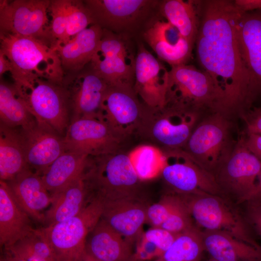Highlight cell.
<instances>
[{
    "mask_svg": "<svg viewBox=\"0 0 261 261\" xmlns=\"http://www.w3.org/2000/svg\"><path fill=\"white\" fill-rule=\"evenodd\" d=\"M153 19L142 34L144 41L159 59L171 67L187 64L193 44L184 38L178 30L167 21Z\"/></svg>",
    "mask_w": 261,
    "mask_h": 261,
    "instance_id": "obj_21",
    "label": "cell"
},
{
    "mask_svg": "<svg viewBox=\"0 0 261 261\" xmlns=\"http://www.w3.org/2000/svg\"><path fill=\"white\" fill-rule=\"evenodd\" d=\"M17 128L27 166L40 175L66 150L64 136L36 119Z\"/></svg>",
    "mask_w": 261,
    "mask_h": 261,
    "instance_id": "obj_18",
    "label": "cell"
},
{
    "mask_svg": "<svg viewBox=\"0 0 261 261\" xmlns=\"http://www.w3.org/2000/svg\"><path fill=\"white\" fill-rule=\"evenodd\" d=\"M92 24L90 14L84 0H68L67 23L62 44H66L75 35Z\"/></svg>",
    "mask_w": 261,
    "mask_h": 261,
    "instance_id": "obj_37",
    "label": "cell"
},
{
    "mask_svg": "<svg viewBox=\"0 0 261 261\" xmlns=\"http://www.w3.org/2000/svg\"><path fill=\"white\" fill-rule=\"evenodd\" d=\"M161 177L172 193L188 195L206 193L224 196L214 178L181 149L162 150Z\"/></svg>",
    "mask_w": 261,
    "mask_h": 261,
    "instance_id": "obj_13",
    "label": "cell"
},
{
    "mask_svg": "<svg viewBox=\"0 0 261 261\" xmlns=\"http://www.w3.org/2000/svg\"><path fill=\"white\" fill-rule=\"evenodd\" d=\"M0 48L11 64L10 73L19 90L30 87L40 78L60 81L64 74L57 51L36 39L0 33Z\"/></svg>",
    "mask_w": 261,
    "mask_h": 261,
    "instance_id": "obj_2",
    "label": "cell"
},
{
    "mask_svg": "<svg viewBox=\"0 0 261 261\" xmlns=\"http://www.w3.org/2000/svg\"><path fill=\"white\" fill-rule=\"evenodd\" d=\"M243 134L246 146L261 160V135L253 133Z\"/></svg>",
    "mask_w": 261,
    "mask_h": 261,
    "instance_id": "obj_43",
    "label": "cell"
},
{
    "mask_svg": "<svg viewBox=\"0 0 261 261\" xmlns=\"http://www.w3.org/2000/svg\"><path fill=\"white\" fill-rule=\"evenodd\" d=\"M30 217L17 202L7 182L0 180V244L6 249L31 233Z\"/></svg>",
    "mask_w": 261,
    "mask_h": 261,
    "instance_id": "obj_25",
    "label": "cell"
},
{
    "mask_svg": "<svg viewBox=\"0 0 261 261\" xmlns=\"http://www.w3.org/2000/svg\"><path fill=\"white\" fill-rule=\"evenodd\" d=\"M181 200L180 196L170 193L163 196L158 202L148 205L146 222L152 227H160Z\"/></svg>",
    "mask_w": 261,
    "mask_h": 261,
    "instance_id": "obj_39",
    "label": "cell"
},
{
    "mask_svg": "<svg viewBox=\"0 0 261 261\" xmlns=\"http://www.w3.org/2000/svg\"><path fill=\"white\" fill-rule=\"evenodd\" d=\"M81 261H101L100 260H97L94 258L92 257L87 253H85L82 258Z\"/></svg>",
    "mask_w": 261,
    "mask_h": 261,
    "instance_id": "obj_48",
    "label": "cell"
},
{
    "mask_svg": "<svg viewBox=\"0 0 261 261\" xmlns=\"http://www.w3.org/2000/svg\"><path fill=\"white\" fill-rule=\"evenodd\" d=\"M232 117L222 112L203 117L181 149L194 162L211 174L228 158L236 141L232 137Z\"/></svg>",
    "mask_w": 261,
    "mask_h": 261,
    "instance_id": "obj_5",
    "label": "cell"
},
{
    "mask_svg": "<svg viewBox=\"0 0 261 261\" xmlns=\"http://www.w3.org/2000/svg\"><path fill=\"white\" fill-rule=\"evenodd\" d=\"M68 0H51L49 12L51 20L48 27L52 48L64 42L67 23Z\"/></svg>",
    "mask_w": 261,
    "mask_h": 261,
    "instance_id": "obj_38",
    "label": "cell"
},
{
    "mask_svg": "<svg viewBox=\"0 0 261 261\" xmlns=\"http://www.w3.org/2000/svg\"><path fill=\"white\" fill-rule=\"evenodd\" d=\"M202 118L195 113L165 106L156 109L146 106L137 134L161 150L181 149Z\"/></svg>",
    "mask_w": 261,
    "mask_h": 261,
    "instance_id": "obj_10",
    "label": "cell"
},
{
    "mask_svg": "<svg viewBox=\"0 0 261 261\" xmlns=\"http://www.w3.org/2000/svg\"><path fill=\"white\" fill-rule=\"evenodd\" d=\"M169 71L143 44H139L135 57L133 88L146 107L156 109L164 106Z\"/></svg>",
    "mask_w": 261,
    "mask_h": 261,
    "instance_id": "obj_20",
    "label": "cell"
},
{
    "mask_svg": "<svg viewBox=\"0 0 261 261\" xmlns=\"http://www.w3.org/2000/svg\"><path fill=\"white\" fill-rule=\"evenodd\" d=\"M64 81L70 94L71 121L102 118V103L109 85L90 63L76 73L64 75Z\"/></svg>",
    "mask_w": 261,
    "mask_h": 261,
    "instance_id": "obj_17",
    "label": "cell"
},
{
    "mask_svg": "<svg viewBox=\"0 0 261 261\" xmlns=\"http://www.w3.org/2000/svg\"><path fill=\"white\" fill-rule=\"evenodd\" d=\"M261 174V160L246 146L243 134L213 177L223 195L235 197L240 203L253 190Z\"/></svg>",
    "mask_w": 261,
    "mask_h": 261,
    "instance_id": "obj_11",
    "label": "cell"
},
{
    "mask_svg": "<svg viewBox=\"0 0 261 261\" xmlns=\"http://www.w3.org/2000/svg\"><path fill=\"white\" fill-rule=\"evenodd\" d=\"M181 199L179 203L160 227L175 235L195 226L185 202Z\"/></svg>",
    "mask_w": 261,
    "mask_h": 261,
    "instance_id": "obj_40",
    "label": "cell"
},
{
    "mask_svg": "<svg viewBox=\"0 0 261 261\" xmlns=\"http://www.w3.org/2000/svg\"><path fill=\"white\" fill-rule=\"evenodd\" d=\"M26 261H57L53 251L38 229L4 249Z\"/></svg>",
    "mask_w": 261,
    "mask_h": 261,
    "instance_id": "obj_36",
    "label": "cell"
},
{
    "mask_svg": "<svg viewBox=\"0 0 261 261\" xmlns=\"http://www.w3.org/2000/svg\"><path fill=\"white\" fill-rule=\"evenodd\" d=\"M179 196L198 226L206 230L227 232L254 246L261 247L243 218L223 197L206 193Z\"/></svg>",
    "mask_w": 261,
    "mask_h": 261,
    "instance_id": "obj_9",
    "label": "cell"
},
{
    "mask_svg": "<svg viewBox=\"0 0 261 261\" xmlns=\"http://www.w3.org/2000/svg\"><path fill=\"white\" fill-rule=\"evenodd\" d=\"M148 206L143 198L103 202L101 218L134 246L146 222Z\"/></svg>",
    "mask_w": 261,
    "mask_h": 261,
    "instance_id": "obj_22",
    "label": "cell"
},
{
    "mask_svg": "<svg viewBox=\"0 0 261 261\" xmlns=\"http://www.w3.org/2000/svg\"><path fill=\"white\" fill-rule=\"evenodd\" d=\"M0 120L1 124L17 128L28 126L35 119L18 95L14 84L0 78Z\"/></svg>",
    "mask_w": 261,
    "mask_h": 261,
    "instance_id": "obj_32",
    "label": "cell"
},
{
    "mask_svg": "<svg viewBox=\"0 0 261 261\" xmlns=\"http://www.w3.org/2000/svg\"><path fill=\"white\" fill-rule=\"evenodd\" d=\"M88 157L66 150L41 175L45 188L51 195L83 175Z\"/></svg>",
    "mask_w": 261,
    "mask_h": 261,
    "instance_id": "obj_29",
    "label": "cell"
},
{
    "mask_svg": "<svg viewBox=\"0 0 261 261\" xmlns=\"http://www.w3.org/2000/svg\"><path fill=\"white\" fill-rule=\"evenodd\" d=\"M261 198V197H259V198ZM257 199H258V198H257Z\"/></svg>",
    "mask_w": 261,
    "mask_h": 261,
    "instance_id": "obj_51",
    "label": "cell"
},
{
    "mask_svg": "<svg viewBox=\"0 0 261 261\" xmlns=\"http://www.w3.org/2000/svg\"><path fill=\"white\" fill-rule=\"evenodd\" d=\"M103 202L91 200L76 216L56 224L38 229L51 247L57 261H81L87 237L100 220Z\"/></svg>",
    "mask_w": 261,
    "mask_h": 261,
    "instance_id": "obj_7",
    "label": "cell"
},
{
    "mask_svg": "<svg viewBox=\"0 0 261 261\" xmlns=\"http://www.w3.org/2000/svg\"><path fill=\"white\" fill-rule=\"evenodd\" d=\"M159 12L184 38L194 44L200 20L198 1L160 0Z\"/></svg>",
    "mask_w": 261,
    "mask_h": 261,
    "instance_id": "obj_30",
    "label": "cell"
},
{
    "mask_svg": "<svg viewBox=\"0 0 261 261\" xmlns=\"http://www.w3.org/2000/svg\"><path fill=\"white\" fill-rule=\"evenodd\" d=\"M12 67L10 61L0 52V78L3 73L7 72H10Z\"/></svg>",
    "mask_w": 261,
    "mask_h": 261,
    "instance_id": "obj_46",
    "label": "cell"
},
{
    "mask_svg": "<svg viewBox=\"0 0 261 261\" xmlns=\"http://www.w3.org/2000/svg\"><path fill=\"white\" fill-rule=\"evenodd\" d=\"M128 39L103 29L90 64L109 85L133 87L135 57L129 47Z\"/></svg>",
    "mask_w": 261,
    "mask_h": 261,
    "instance_id": "obj_14",
    "label": "cell"
},
{
    "mask_svg": "<svg viewBox=\"0 0 261 261\" xmlns=\"http://www.w3.org/2000/svg\"><path fill=\"white\" fill-rule=\"evenodd\" d=\"M176 235L160 227H151L143 232L135 244L136 261L159 258L171 246Z\"/></svg>",
    "mask_w": 261,
    "mask_h": 261,
    "instance_id": "obj_34",
    "label": "cell"
},
{
    "mask_svg": "<svg viewBox=\"0 0 261 261\" xmlns=\"http://www.w3.org/2000/svg\"><path fill=\"white\" fill-rule=\"evenodd\" d=\"M205 261H219L217 260H215L214 259L211 258V259H209L208 260Z\"/></svg>",
    "mask_w": 261,
    "mask_h": 261,
    "instance_id": "obj_49",
    "label": "cell"
},
{
    "mask_svg": "<svg viewBox=\"0 0 261 261\" xmlns=\"http://www.w3.org/2000/svg\"><path fill=\"white\" fill-rule=\"evenodd\" d=\"M51 0H0V33L32 37L52 47L47 13Z\"/></svg>",
    "mask_w": 261,
    "mask_h": 261,
    "instance_id": "obj_12",
    "label": "cell"
},
{
    "mask_svg": "<svg viewBox=\"0 0 261 261\" xmlns=\"http://www.w3.org/2000/svg\"><path fill=\"white\" fill-rule=\"evenodd\" d=\"M0 261H26L23 259L14 255L7 251L5 250V254L0 259Z\"/></svg>",
    "mask_w": 261,
    "mask_h": 261,
    "instance_id": "obj_47",
    "label": "cell"
},
{
    "mask_svg": "<svg viewBox=\"0 0 261 261\" xmlns=\"http://www.w3.org/2000/svg\"><path fill=\"white\" fill-rule=\"evenodd\" d=\"M124 141L102 118L83 117L71 121L64 136L66 150L87 156L121 150Z\"/></svg>",
    "mask_w": 261,
    "mask_h": 261,
    "instance_id": "obj_16",
    "label": "cell"
},
{
    "mask_svg": "<svg viewBox=\"0 0 261 261\" xmlns=\"http://www.w3.org/2000/svg\"><path fill=\"white\" fill-rule=\"evenodd\" d=\"M202 236L205 251L211 258L219 261H261V247L227 232L204 230Z\"/></svg>",
    "mask_w": 261,
    "mask_h": 261,
    "instance_id": "obj_27",
    "label": "cell"
},
{
    "mask_svg": "<svg viewBox=\"0 0 261 261\" xmlns=\"http://www.w3.org/2000/svg\"><path fill=\"white\" fill-rule=\"evenodd\" d=\"M93 24L128 39L142 34L158 16L160 0H85Z\"/></svg>",
    "mask_w": 261,
    "mask_h": 261,
    "instance_id": "obj_6",
    "label": "cell"
},
{
    "mask_svg": "<svg viewBox=\"0 0 261 261\" xmlns=\"http://www.w3.org/2000/svg\"><path fill=\"white\" fill-rule=\"evenodd\" d=\"M16 90L37 121L64 136L71 122V108L64 78L60 81L40 78L29 88Z\"/></svg>",
    "mask_w": 261,
    "mask_h": 261,
    "instance_id": "obj_8",
    "label": "cell"
},
{
    "mask_svg": "<svg viewBox=\"0 0 261 261\" xmlns=\"http://www.w3.org/2000/svg\"><path fill=\"white\" fill-rule=\"evenodd\" d=\"M53 201L44 213L46 226L71 218L80 213L91 200L84 174L52 195Z\"/></svg>",
    "mask_w": 261,
    "mask_h": 261,
    "instance_id": "obj_28",
    "label": "cell"
},
{
    "mask_svg": "<svg viewBox=\"0 0 261 261\" xmlns=\"http://www.w3.org/2000/svg\"><path fill=\"white\" fill-rule=\"evenodd\" d=\"M129 154L135 171L142 181L160 175L164 162L163 152L160 148L153 145H143Z\"/></svg>",
    "mask_w": 261,
    "mask_h": 261,
    "instance_id": "obj_35",
    "label": "cell"
},
{
    "mask_svg": "<svg viewBox=\"0 0 261 261\" xmlns=\"http://www.w3.org/2000/svg\"><path fill=\"white\" fill-rule=\"evenodd\" d=\"M164 106L203 117L217 112L228 115L225 96L211 76L187 64L171 67L169 71Z\"/></svg>",
    "mask_w": 261,
    "mask_h": 261,
    "instance_id": "obj_3",
    "label": "cell"
},
{
    "mask_svg": "<svg viewBox=\"0 0 261 261\" xmlns=\"http://www.w3.org/2000/svg\"><path fill=\"white\" fill-rule=\"evenodd\" d=\"M233 2L244 13L261 9V0H236Z\"/></svg>",
    "mask_w": 261,
    "mask_h": 261,
    "instance_id": "obj_44",
    "label": "cell"
},
{
    "mask_svg": "<svg viewBox=\"0 0 261 261\" xmlns=\"http://www.w3.org/2000/svg\"></svg>",
    "mask_w": 261,
    "mask_h": 261,
    "instance_id": "obj_52",
    "label": "cell"
},
{
    "mask_svg": "<svg viewBox=\"0 0 261 261\" xmlns=\"http://www.w3.org/2000/svg\"><path fill=\"white\" fill-rule=\"evenodd\" d=\"M248 202V219L258 233L261 235V200L255 199Z\"/></svg>",
    "mask_w": 261,
    "mask_h": 261,
    "instance_id": "obj_42",
    "label": "cell"
},
{
    "mask_svg": "<svg viewBox=\"0 0 261 261\" xmlns=\"http://www.w3.org/2000/svg\"><path fill=\"white\" fill-rule=\"evenodd\" d=\"M6 182L22 209L30 218L43 223L44 210L50 206L53 197L41 175L27 168Z\"/></svg>",
    "mask_w": 261,
    "mask_h": 261,
    "instance_id": "obj_23",
    "label": "cell"
},
{
    "mask_svg": "<svg viewBox=\"0 0 261 261\" xmlns=\"http://www.w3.org/2000/svg\"><path fill=\"white\" fill-rule=\"evenodd\" d=\"M103 29L92 24L68 43L55 48L61 61L64 75L76 73L89 64L98 47Z\"/></svg>",
    "mask_w": 261,
    "mask_h": 261,
    "instance_id": "obj_26",
    "label": "cell"
},
{
    "mask_svg": "<svg viewBox=\"0 0 261 261\" xmlns=\"http://www.w3.org/2000/svg\"><path fill=\"white\" fill-rule=\"evenodd\" d=\"M261 196V174L258 178L256 185L253 190L245 197L241 203L249 202L257 199Z\"/></svg>",
    "mask_w": 261,
    "mask_h": 261,
    "instance_id": "obj_45",
    "label": "cell"
},
{
    "mask_svg": "<svg viewBox=\"0 0 261 261\" xmlns=\"http://www.w3.org/2000/svg\"><path fill=\"white\" fill-rule=\"evenodd\" d=\"M199 6L198 60L223 92L229 115L239 116L250 108L249 78L237 38L238 21L244 12L231 0L200 1Z\"/></svg>",
    "mask_w": 261,
    "mask_h": 261,
    "instance_id": "obj_1",
    "label": "cell"
},
{
    "mask_svg": "<svg viewBox=\"0 0 261 261\" xmlns=\"http://www.w3.org/2000/svg\"><path fill=\"white\" fill-rule=\"evenodd\" d=\"M27 166L18 128L0 123V179L8 182Z\"/></svg>",
    "mask_w": 261,
    "mask_h": 261,
    "instance_id": "obj_31",
    "label": "cell"
},
{
    "mask_svg": "<svg viewBox=\"0 0 261 261\" xmlns=\"http://www.w3.org/2000/svg\"><path fill=\"white\" fill-rule=\"evenodd\" d=\"M205 251L202 231L196 226L177 234L169 248L154 261H201Z\"/></svg>",
    "mask_w": 261,
    "mask_h": 261,
    "instance_id": "obj_33",
    "label": "cell"
},
{
    "mask_svg": "<svg viewBox=\"0 0 261 261\" xmlns=\"http://www.w3.org/2000/svg\"><path fill=\"white\" fill-rule=\"evenodd\" d=\"M84 178L90 195L103 202L143 198L142 181L135 171L129 154L122 150L88 157Z\"/></svg>",
    "mask_w": 261,
    "mask_h": 261,
    "instance_id": "obj_4",
    "label": "cell"
},
{
    "mask_svg": "<svg viewBox=\"0 0 261 261\" xmlns=\"http://www.w3.org/2000/svg\"><path fill=\"white\" fill-rule=\"evenodd\" d=\"M237 38L249 82V103L261 98V9L243 13L237 25Z\"/></svg>",
    "mask_w": 261,
    "mask_h": 261,
    "instance_id": "obj_19",
    "label": "cell"
},
{
    "mask_svg": "<svg viewBox=\"0 0 261 261\" xmlns=\"http://www.w3.org/2000/svg\"><path fill=\"white\" fill-rule=\"evenodd\" d=\"M240 117L245 124L244 134L261 135V106L252 107L242 114Z\"/></svg>",
    "mask_w": 261,
    "mask_h": 261,
    "instance_id": "obj_41",
    "label": "cell"
},
{
    "mask_svg": "<svg viewBox=\"0 0 261 261\" xmlns=\"http://www.w3.org/2000/svg\"><path fill=\"white\" fill-rule=\"evenodd\" d=\"M260 199V200H261V198H258V199Z\"/></svg>",
    "mask_w": 261,
    "mask_h": 261,
    "instance_id": "obj_50",
    "label": "cell"
},
{
    "mask_svg": "<svg viewBox=\"0 0 261 261\" xmlns=\"http://www.w3.org/2000/svg\"><path fill=\"white\" fill-rule=\"evenodd\" d=\"M133 247L101 218L87 237L85 251L101 261H136Z\"/></svg>",
    "mask_w": 261,
    "mask_h": 261,
    "instance_id": "obj_24",
    "label": "cell"
},
{
    "mask_svg": "<svg viewBox=\"0 0 261 261\" xmlns=\"http://www.w3.org/2000/svg\"><path fill=\"white\" fill-rule=\"evenodd\" d=\"M146 106L140 101L133 87L109 85L102 107V118L123 141L137 134Z\"/></svg>",
    "mask_w": 261,
    "mask_h": 261,
    "instance_id": "obj_15",
    "label": "cell"
}]
</instances>
